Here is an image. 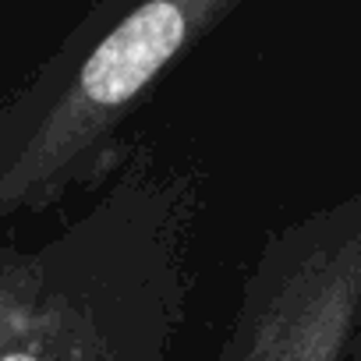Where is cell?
I'll return each instance as SVG.
<instances>
[{
    "label": "cell",
    "mask_w": 361,
    "mask_h": 361,
    "mask_svg": "<svg viewBox=\"0 0 361 361\" xmlns=\"http://www.w3.org/2000/svg\"><path fill=\"white\" fill-rule=\"evenodd\" d=\"M192 224V177L135 152L57 234L0 245V361H166Z\"/></svg>",
    "instance_id": "1"
},
{
    "label": "cell",
    "mask_w": 361,
    "mask_h": 361,
    "mask_svg": "<svg viewBox=\"0 0 361 361\" xmlns=\"http://www.w3.org/2000/svg\"><path fill=\"white\" fill-rule=\"evenodd\" d=\"M241 0H92L0 106V224L36 216L117 166L124 124Z\"/></svg>",
    "instance_id": "2"
},
{
    "label": "cell",
    "mask_w": 361,
    "mask_h": 361,
    "mask_svg": "<svg viewBox=\"0 0 361 361\" xmlns=\"http://www.w3.org/2000/svg\"><path fill=\"white\" fill-rule=\"evenodd\" d=\"M361 340V188L276 227L216 361H350Z\"/></svg>",
    "instance_id": "3"
},
{
    "label": "cell",
    "mask_w": 361,
    "mask_h": 361,
    "mask_svg": "<svg viewBox=\"0 0 361 361\" xmlns=\"http://www.w3.org/2000/svg\"><path fill=\"white\" fill-rule=\"evenodd\" d=\"M350 361H361V340H357V347H354V357Z\"/></svg>",
    "instance_id": "4"
}]
</instances>
